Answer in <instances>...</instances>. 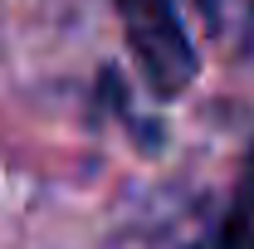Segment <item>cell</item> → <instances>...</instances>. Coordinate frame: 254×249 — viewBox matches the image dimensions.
<instances>
[{
  "label": "cell",
  "instance_id": "cell-1",
  "mask_svg": "<svg viewBox=\"0 0 254 249\" xmlns=\"http://www.w3.org/2000/svg\"><path fill=\"white\" fill-rule=\"evenodd\" d=\"M127 25V49L157 98H176L195 78V49L176 15V0H118Z\"/></svg>",
  "mask_w": 254,
  "mask_h": 249
},
{
  "label": "cell",
  "instance_id": "cell-2",
  "mask_svg": "<svg viewBox=\"0 0 254 249\" xmlns=\"http://www.w3.org/2000/svg\"><path fill=\"white\" fill-rule=\"evenodd\" d=\"M215 249H254V152L245 161V176H240V190H235V205L225 215Z\"/></svg>",
  "mask_w": 254,
  "mask_h": 249
},
{
  "label": "cell",
  "instance_id": "cell-3",
  "mask_svg": "<svg viewBox=\"0 0 254 249\" xmlns=\"http://www.w3.org/2000/svg\"><path fill=\"white\" fill-rule=\"evenodd\" d=\"M250 5H254V0H250Z\"/></svg>",
  "mask_w": 254,
  "mask_h": 249
}]
</instances>
